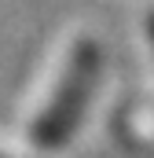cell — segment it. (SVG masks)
I'll use <instances>...</instances> for the list:
<instances>
[{
    "label": "cell",
    "instance_id": "6da1fadb",
    "mask_svg": "<svg viewBox=\"0 0 154 158\" xmlns=\"http://www.w3.org/2000/svg\"><path fill=\"white\" fill-rule=\"evenodd\" d=\"M95 77H99V44L95 40H77L74 52L63 63V70H59V81H55L44 110L30 125V136H33L37 147L55 151L74 136L77 121H81L92 92H95Z\"/></svg>",
    "mask_w": 154,
    "mask_h": 158
},
{
    "label": "cell",
    "instance_id": "7a4b0ae2",
    "mask_svg": "<svg viewBox=\"0 0 154 158\" xmlns=\"http://www.w3.org/2000/svg\"><path fill=\"white\" fill-rule=\"evenodd\" d=\"M151 40H154V19H151Z\"/></svg>",
    "mask_w": 154,
    "mask_h": 158
},
{
    "label": "cell",
    "instance_id": "3957f363",
    "mask_svg": "<svg viewBox=\"0 0 154 158\" xmlns=\"http://www.w3.org/2000/svg\"><path fill=\"white\" fill-rule=\"evenodd\" d=\"M0 158H4V155H0Z\"/></svg>",
    "mask_w": 154,
    "mask_h": 158
}]
</instances>
